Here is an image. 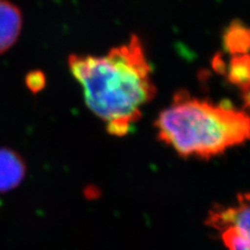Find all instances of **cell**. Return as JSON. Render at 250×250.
<instances>
[{"instance_id": "cell-1", "label": "cell", "mask_w": 250, "mask_h": 250, "mask_svg": "<svg viewBox=\"0 0 250 250\" xmlns=\"http://www.w3.org/2000/svg\"><path fill=\"white\" fill-rule=\"evenodd\" d=\"M68 66L85 104L109 135L126 136L155 96L150 62L137 35L103 56L71 54Z\"/></svg>"}, {"instance_id": "cell-2", "label": "cell", "mask_w": 250, "mask_h": 250, "mask_svg": "<svg viewBox=\"0 0 250 250\" xmlns=\"http://www.w3.org/2000/svg\"><path fill=\"white\" fill-rule=\"evenodd\" d=\"M154 127L161 142L182 158L208 160L250 140V115L183 90L159 114Z\"/></svg>"}, {"instance_id": "cell-3", "label": "cell", "mask_w": 250, "mask_h": 250, "mask_svg": "<svg viewBox=\"0 0 250 250\" xmlns=\"http://www.w3.org/2000/svg\"><path fill=\"white\" fill-rule=\"evenodd\" d=\"M207 223L219 231L233 229L250 246V193L239 194L233 205L210 209Z\"/></svg>"}, {"instance_id": "cell-4", "label": "cell", "mask_w": 250, "mask_h": 250, "mask_svg": "<svg viewBox=\"0 0 250 250\" xmlns=\"http://www.w3.org/2000/svg\"><path fill=\"white\" fill-rule=\"evenodd\" d=\"M25 175L26 164L22 156L10 148L0 147V193L16 189Z\"/></svg>"}, {"instance_id": "cell-5", "label": "cell", "mask_w": 250, "mask_h": 250, "mask_svg": "<svg viewBox=\"0 0 250 250\" xmlns=\"http://www.w3.org/2000/svg\"><path fill=\"white\" fill-rule=\"evenodd\" d=\"M23 24L22 13L17 5L0 0V54L17 42Z\"/></svg>"}, {"instance_id": "cell-6", "label": "cell", "mask_w": 250, "mask_h": 250, "mask_svg": "<svg viewBox=\"0 0 250 250\" xmlns=\"http://www.w3.org/2000/svg\"><path fill=\"white\" fill-rule=\"evenodd\" d=\"M222 44L232 57L246 54L250 51V27L239 19L232 20L223 31Z\"/></svg>"}, {"instance_id": "cell-7", "label": "cell", "mask_w": 250, "mask_h": 250, "mask_svg": "<svg viewBox=\"0 0 250 250\" xmlns=\"http://www.w3.org/2000/svg\"><path fill=\"white\" fill-rule=\"evenodd\" d=\"M225 75L228 81L239 88L243 94L250 92V56L248 53L233 56L229 66H226Z\"/></svg>"}, {"instance_id": "cell-8", "label": "cell", "mask_w": 250, "mask_h": 250, "mask_svg": "<svg viewBox=\"0 0 250 250\" xmlns=\"http://www.w3.org/2000/svg\"><path fill=\"white\" fill-rule=\"evenodd\" d=\"M221 237L229 250H250L246 241L233 229H226L221 231Z\"/></svg>"}, {"instance_id": "cell-9", "label": "cell", "mask_w": 250, "mask_h": 250, "mask_svg": "<svg viewBox=\"0 0 250 250\" xmlns=\"http://www.w3.org/2000/svg\"><path fill=\"white\" fill-rule=\"evenodd\" d=\"M26 83H27L28 88L31 91L38 92V91H40L44 87L45 77H44V75L41 72L35 71V72L27 75Z\"/></svg>"}]
</instances>
